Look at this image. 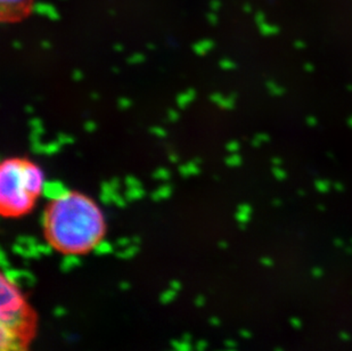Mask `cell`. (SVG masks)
Wrapping results in <instances>:
<instances>
[{
    "mask_svg": "<svg viewBox=\"0 0 352 351\" xmlns=\"http://www.w3.org/2000/svg\"><path fill=\"white\" fill-rule=\"evenodd\" d=\"M43 224L50 246L69 255L93 251L107 233L105 217L98 204L89 196L70 191L50 201Z\"/></svg>",
    "mask_w": 352,
    "mask_h": 351,
    "instance_id": "obj_1",
    "label": "cell"
},
{
    "mask_svg": "<svg viewBox=\"0 0 352 351\" xmlns=\"http://www.w3.org/2000/svg\"><path fill=\"white\" fill-rule=\"evenodd\" d=\"M36 198L31 194L24 173V159L10 158L0 164V210L5 217L16 218L34 209Z\"/></svg>",
    "mask_w": 352,
    "mask_h": 351,
    "instance_id": "obj_2",
    "label": "cell"
},
{
    "mask_svg": "<svg viewBox=\"0 0 352 351\" xmlns=\"http://www.w3.org/2000/svg\"><path fill=\"white\" fill-rule=\"evenodd\" d=\"M1 330L29 338L34 321L23 295L13 281L1 276Z\"/></svg>",
    "mask_w": 352,
    "mask_h": 351,
    "instance_id": "obj_3",
    "label": "cell"
},
{
    "mask_svg": "<svg viewBox=\"0 0 352 351\" xmlns=\"http://www.w3.org/2000/svg\"><path fill=\"white\" fill-rule=\"evenodd\" d=\"M3 21L20 20L30 8L31 0H0Z\"/></svg>",
    "mask_w": 352,
    "mask_h": 351,
    "instance_id": "obj_4",
    "label": "cell"
},
{
    "mask_svg": "<svg viewBox=\"0 0 352 351\" xmlns=\"http://www.w3.org/2000/svg\"><path fill=\"white\" fill-rule=\"evenodd\" d=\"M69 192V189L60 182H48L43 189V195L46 196L50 201L60 199Z\"/></svg>",
    "mask_w": 352,
    "mask_h": 351,
    "instance_id": "obj_5",
    "label": "cell"
}]
</instances>
